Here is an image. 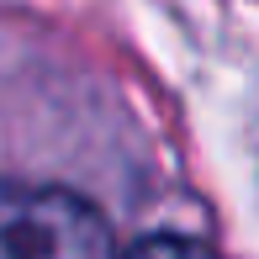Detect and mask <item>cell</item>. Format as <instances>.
<instances>
[{
    "label": "cell",
    "mask_w": 259,
    "mask_h": 259,
    "mask_svg": "<svg viewBox=\"0 0 259 259\" xmlns=\"http://www.w3.org/2000/svg\"><path fill=\"white\" fill-rule=\"evenodd\" d=\"M122 259H217L201 238H185V233H154V238L133 243Z\"/></svg>",
    "instance_id": "cell-2"
},
{
    "label": "cell",
    "mask_w": 259,
    "mask_h": 259,
    "mask_svg": "<svg viewBox=\"0 0 259 259\" xmlns=\"http://www.w3.org/2000/svg\"><path fill=\"white\" fill-rule=\"evenodd\" d=\"M0 259H122L101 206L64 185L0 180Z\"/></svg>",
    "instance_id": "cell-1"
}]
</instances>
